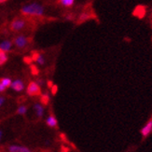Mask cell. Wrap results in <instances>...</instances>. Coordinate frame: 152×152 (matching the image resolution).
Wrapping results in <instances>:
<instances>
[{"label":"cell","instance_id":"obj_20","mask_svg":"<svg viewBox=\"0 0 152 152\" xmlns=\"http://www.w3.org/2000/svg\"><path fill=\"white\" fill-rule=\"evenodd\" d=\"M73 19H74L73 14H68V15L65 16V20H67V21H72Z\"/></svg>","mask_w":152,"mask_h":152},{"label":"cell","instance_id":"obj_18","mask_svg":"<svg viewBox=\"0 0 152 152\" xmlns=\"http://www.w3.org/2000/svg\"><path fill=\"white\" fill-rule=\"evenodd\" d=\"M36 82H37L39 86H40V87H43V86L45 85V80H44V79H42V78H38Z\"/></svg>","mask_w":152,"mask_h":152},{"label":"cell","instance_id":"obj_13","mask_svg":"<svg viewBox=\"0 0 152 152\" xmlns=\"http://www.w3.org/2000/svg\"><path fill=\"white\" fill-rule=\"evenodd\" d=\"M7 61H8V54H7V52L0 50V65H3Z\"/></svg>","mask_w":152,"mask_h":152},{"label":"cell","instance_id":"obj_4","mask_svg":"<svg viewBox=\"0 0 152 152\" xmlns=\"http://www.w3.org/2000/svg\"><path fill=\"white\" fill-rule=\"evenodd\" d=\"M28 38L26 37L25 36L23 35H20L18 37H16L14 38V41H13V43H14L15 47L18 48V49H23L24 47H26V45L28 44Z\"/></svg>","mask_w":152,"mask_h":152},{"label":"cell","instance_id":"obj_7","mask_svg":"<svg viewBox=\"0 0 152 152\" xmlns=\"http://www.w3.org/2000/svg\"><path fill=\"white\" fill-rule=\"evenodd\" d=\"M151 132H152V118H151V120H149L146 123V125H145V126L141 129L140 133H141V134H142V136L144 138H146L151 134Z\"/></svg>","mask_w":152,"mask_h":152},{"label":"cell","instance_id":"obj_19","mask_svg":"<svg viewBox=\"0 0 152 152\" xmlns=\"http://www.w3.org/2000/svg\"><path fill=\"white\" fill-rule=\"evenodd\" d=\"M6 87H5V86L1 83V82H0V94H2V92H4L5 91H6Z\"/></svg>","mask_w":152,"mask_h":152},{"label":"cell","instance_id":"obj_16","mask_svg":"<svg viewBox=\"0 0 152 152\" xmlns=\"http://www.w3.org/2000/svg\"><path fill=\"white\" fill-rule=\"evenodd\" d=\"M27 113V107L25 105H20L17 109V114L19 115H25Z\"/></svg>","mask_w":152,"mask_h":152},{"label":"cell","instance_id":"obj_21","mask_svg":"<svg viewBox=\"0 0 152 152\" xmlns=\"http://www.w3.org/2000/svg\"><path fill=\"white\" fill-rule=\"evenodd\" d=\"M5 101H6V98L3 97V96H0V107H1L2 105L4 104Z\"/></svg>","mask_w":152,"mask_h":152},{"label":"cell","instance_id":"obj_8","mask_svg":"<svg viewBox=\"0 0 152 152\" xmlns=\"http://www.w3.org/2000/svg\"><path fill=\"white\" fill-rule=\"evenodd\" d=\"M13 47V43L10 40H2L0 42V50L5 51V52H9L12 50Z\"/></svg>","mask_w":152,"mask_h":152},{"label":"cell","instance_id":"obj_2","mask_svg":"<svg viewBox=\"0 0 152 152\" xmlns=\"http://www.w3.org/2000/svg\"><path fill=\"white\" fill-rule=\"evenodd\" d=\"M40 86H39L36 81H32L28 84L26 88V92L29 96H37L41 94Z\"/></svg>","mask_w":152,"mask_h":152},{"label":"cell","instance_id":"obj_5","mask_svg":"<svg viewBox=\"0 0 152 152\" xmlns=\"http://www.w3.org/2000/svg\"><path fill=\"white\" fill-rule=\"evenodd\" d=\"M10 88L12 91H14L16 92H21L24 90L25 86H24V82L22 80V79H15L11 82Z\"/></svg>","mask_w":152,"mask_h":152},{"label":"cell","instance_id":"obj_22","mask_svg":"<svg viewBox=\"0 0 152 152\" xmlns=\"http://www.w3.org/2000/svg\"><path fill=\"white\" fill-rule=\"evenodd\" d=\"M57 91V87L56 86H53V88H52V94H55Z\"/></svg>","mask_w":152,"mask_h":152},{"label":"cell","instance_id":"obj_10","mask_svg":"<svg viewBox=\"0 0 152 152\" xmlns=\"http://www.w3.org/2000/svg\"><path fill=\"white\" fill-rule=\"evenodd\" d=\"M46 124H47L48 126L50 128H55L58 125V121L53 115H50L46 118Z\"/></svg>","mask_w":152,"mask_h":152},{"label":"cell","instance_id":"obj_14","mask_svg":"<svg viewBox=\"0 0 152 152\" xmlns=\"http://www.w3.org/2000/svg\"><path fill=\"white\" fill-rule=\"evenodd\" d=\"M0 82H1L6 88H9V87H10L12 80L10 77H2L1 79H0Z\"/></svg>","mask_w":152,"mask_h":152},{"label":"cell","instance_id":"obj_24","mask_svg":"<svg viewBox=\"0 0 152 152\" xmlns=\"http://www.w3.org/2000/svg\"><path fill=\"white\" fill-rule=\"evenodd\" d=\"M6 1H7V0H0V3H4Z\"/></svg>","mask_w":152,"mask_h":152},{"label":"cell","instance_id":"obj_23","mask_svg":"<svg viewBox=\"0 0 152 152\" xmlns=\"http://www.w3.org/2000/svg\"><path fill=\"white\" fill-rule=\"evenodd\" d=\"M2 135H3V133H2V131L0 130V141H1V139H2Z\"/></svg>","mask_w":152,"mask_h":152},{"label":"cell","instance_id":"obj_11","mask_svg":"<svg viewBox=\"0 0 152 152\" xmlns=\"http://www.w3.org/2000/svg\"><path fill=\"white\" fill-rule=\"evenodd\" d=\"M62 7L64 8H71L75 4V0H58Z\"/></svg>","mask_w":152,"mask_h":152},{"label":"cell","instance_id":"obj_6","mask_svg":"<svg viewBox=\"0 0 152 152\" xmlns=\"http://www.w3.org/2000/svg\"><path fill=\"white\" fill-rule=\"evenodd\" d=\"M8 152H33L30 148L20 145H10L8 148Z\"/></svg>","mask_w":152,"mask_h":152},{"label":"cell","instance_id":"obj_17","mask_svg":"<svg viewBox=\"0 0 152 152\" xmlns=\"http://www.w3.org/2000/svg\"><path fill=\"white\" fill-rule=\"evenodd\" d=\"M50 94H48V92H45L44 94H42V97H41V102L43 104H48L49 101H50Z\"/></svg>","mask_w":152,"mask_h":152},{"label":"cell","instance_id":"obj_3","mask_svg":"<svg viewBox=\"0 0 152 152\" xmlns=\"http://www.w3.org/2000/svg\"><path fill=\"white\" fill-rule=\"evenodd\" d=\"M25 27V21L21 18L14 19L10 23V29L14 32H19Z\"/></svg>","mask_w":152,"mask_h":152},{"label":"cell","instance_id":"obj_1","mask_svg":"<svg viewBox=\"0 0 152 152\" xmlns=\"http://www.w3.org/2000/svg\"><path fill=\"white\" fill-rule=\"evenodd\" d=\"M21 12L23 15H30V16H43L45 13V8L37 2H32L30 4L24 5Z\"/></svg>","mask_w":152,"mask_h":152},{"label":"cell","instance_id":"obj_9","mask_svg":"<svg viewBox=\"0 0 152 152\" xmlns=\"http://www.w3.org/2000/svg\"><path fill=\"white\" fill-rule=\"evenodd\" d=\"M34 110H35V113L37 115V118H42L44 116V112H45V109H44V107L41 104H39V103H36L34 104Z\"/></svg>","mask_w":152,"mask_h":152},{"label":"cell","instance_id":"obj_12","mask_svg":"<svg viewBox=\"0 0 152 152\" xmlns=\"http://www.w3.org/2000/svg\"><path fill=\"white\" fill-rule=\"evenodd\" d=\"M35 61L37 62V64L38 65H44V64H45V62H46V60H45V56H44L42 53H38V54L36 56V58H35Z\"/></svg>","mask_w":152,"mask_h":152},{"label":"cell","instance_id":"obj_15","mask_svg":"<svg viewBox=\"0 0 152 152\" xmlns=\"http://www.w3.org/2000/svg\"><path fill=\"white\" fill-rule=\"evenodd\" d=\"M90 17H91V16L88 14V13L83 12V13H81V14L79 15V17H78V23H81L85 22L86 20L90 19Z\"/></svg>","mask_w":152,"mask_h":152}]
</instances>
